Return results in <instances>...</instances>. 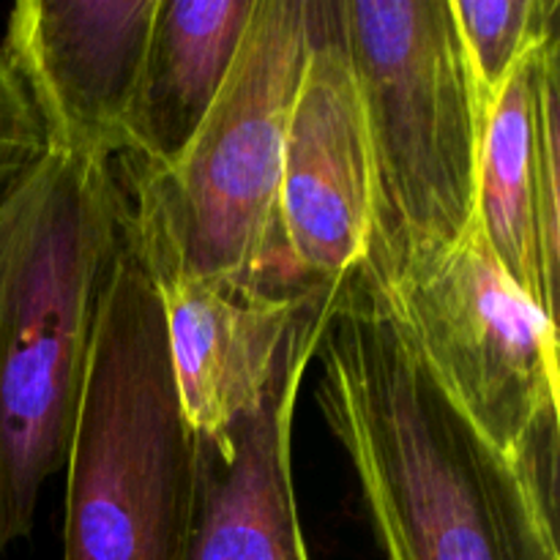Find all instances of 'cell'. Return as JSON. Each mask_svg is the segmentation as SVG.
I'll return each mask as SVG.
<instances>
[{
    "mask_svg": "<svg viewBox=\"0 0 560 560\" xmlns=\"http://www.w3.org/2000/svg\"><path fill=\"white\" fill-rule=\"evenodd\" d=\"M315 355L317 405L388 560H560L558 523L432 377L377 284L345 279Z\"/></svg>",
    "mask_w": 560,
    "mask_h": 560,
    "instance_id": "6da1fadb",
    "label": "cell"
},
{
    "mask_svg": "<svg viewBox=\"0 0 560 560\" xmlns=\"http://www.w3.org/2000/svg\"><path fill=\"white\" fill-rule=\"evenodd\" d=\"M126 222L115 162L49 148L0 208V560L66 465Z\"/></svg>",
    "mask_w": 560,
    "mask_h": 560,
    "instance_id": "7a4b0ae2",
    "label": "cell"
},
{
    "mask_svg": "<svg viewBox=\"0 0 560 560\" xmlns=\"http://www.w3.org/2000/svg\"><path fill=\"white\" fill-rule=\"evenodd\" d=\"M312 38V0H257L238 58L178 162L115 159L129 233L148 266L306 295L279 219L284 140ZM320 293V290H317Z\"/></svg>",
    "mask_w": 560,
    "mask_h": 560,
    "instance_id": "3957f363",
    "label": "cell"
},
{
    "mask_svg": "<svg viewBox=\"0 0 560 560\" xmlns=\"http://www.w3.org/2000/svg\"><path fill=\"white\" fill-rule=\"evenodd\" d=\"M370 148L359 277L381 290L474 228L487 113L452 0H339Z\"/></svg>",
    "mask_w": 560,
    "mask_h": 560,
    "instance_id": "277c9868",
    "label": "cell"
},
{
    "mask_svg": "<svg viewBox=\"0 0 560 560\" xmlns=\"http://www.w3.org/2000/svg\"><path fill=\"white\" fill-rule=\"evenodd\" d=\"M63 468V560H184L195 432L129 222L98 301Z\"/></svg>",
    "mask_w": 560,
    "mask_h": 560,
    "instance_id": "5b68a950",
    "label": "cell"
},
{
    "mask_svg": "<svg viewBox=\"0 0 560 560\" xmlns=\"http://www.w3.org/2000/svg\"><path fill=\"white\" fill-rule=\"evenodd\" d=\"M432 377L512 463L558 427V326L498 266L481 230L383 290Z\"/></svg>",
    "mask_w": 560,
    "mask_h": 560,
    "instance_id": "8992f818",
    "label": "cell"
},
{
    "mask_svg": "<svg viewBox=\"0 0 560 560\" xmlns=\"http://www.w3.org/2000/svg\"><path fill=\"white\" fill-rule=\"evenodd\" d=\"M295 282L334 290L359 271L370 235V148L339 0H312V38L288 124L279 191Z\"/></svg>",
    "mask_w": 560,
    "mask_h": 560,
    "instance_id": "52a82bcc",
    "label": "cell"
},
{
    "mask_svg": "<svg viewBox=\"0 0 560 560\" xmlns=\"http://www.w3.org/2000/svg\"><path fill=\"white\" fill-rule=\"evenodd\" d=\"M159 0H22L0 58L25 91L49 151L115 162Z\"/></svg>",
    "mask_w": 560,
    "mask_h": 560,
    "instance_id": "ba28073f",
    "label": "cell"
},
{
    "mask_svg": "<svg viewBox=\"0 0 560 560\" xmlns=\"http://www.w3.org/2000/svg\"><path fill=\"white\" fill-rule=\"evenodd\" d=\"M331 306L301 326L255 408L224 430L195 432L184 560H310L293 490V419Z\"/></svg>",
    "mask_w": 560,
    "mask_h": 560,
    "instance_id": "9c48e42d",
    "label": "cell"
},
{
    "mask_svg": "<svg viewBox=\"0 0 560 560\" xmlns=\"http://www.w3.org/2000/svg\"><path fill=\"white\" fill-rule=\"evenodd\" d=\"M560 42L530 49L485 120L476 228L509 282L556 323L560 260Z\"/></svg>",
    "mask_w": 560,
    "mask_h": 560,
    "instance_id": "30bf717a",
    "label": "cell"
},
{
    "mask_svg": "<svg viewBox=\"0 0 560 560\" xmlns=\"http://www.w3.org/2000/svg\"><path fill=\"white\" fill-rule=\"evenodd\" d=\"M145 268L162 301L175 392L191 432L224 430L255 408L301 326L342 288L284 295Z\"/></svg>",
    "mask_w": 560,
    "mask_h": 560,
    "instance_id": "8fae6325",
    "label": "cell"
},
{
    "mask_svg": "<svg viewBox=\"0 0 560 560\" xmlns=\"http://www.w3.org/2000/svg\"><path fill=\"white\" fill-rule=\"evenodd\" d=\"M255 3L159 0L126 113L124 156L156 170L178 162L238 58Z\"/></svg>",
    "mask_w": 560,
    "mask_h": 560,
    "instance_id": "7c38bea8",
    "label": "cell"
},
{
    "mask_svg": "<svg viewBox=\"0 0 560 560\" xmlns=\"http://www.w3.org/2000/svg\"><path fill=\"white\" fill-rule=\"evenodd\" d=\"M452 11L485 113L520 60L558 36L556 0H452Z\"/></svg>",
    "mask_w": 560,
    "mask_h": 560,
    "instance_id": "4fadbf2b",
    "label": "cell"
},
{
    "mask_svg": "<svg viewBox=\"0 0 560 560\" xmlns=\"http://www.w3.org/2000/svg\"><path fill=\"white\" fill-rule=\"evenodd\" d=\"M47 153V137L25 91L0 58V208Z\"/></svg>",
    "mask_w": 560,
    "mask_h": 560,
    "instance_id": "5bb4252c",
    "label": "cell"
}]
</instances>
